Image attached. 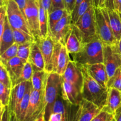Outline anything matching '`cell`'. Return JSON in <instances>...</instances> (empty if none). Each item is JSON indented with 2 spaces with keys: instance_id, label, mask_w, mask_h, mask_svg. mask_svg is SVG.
<instances>
[{
  "instance_id": "1",
  "label": "cell",
  "mask_w": 121,
  "mask_h": 121,
  "mask_svg": "<svg viewBox=\"0 0 121 121\" xmlns=\"http://www.w3.org/2000/svg\"><path fill=\"white\" fill-rule=\"evenodd\" d=\"M78 65L83 76V85L81 93L82 98L104 108L106 105L108 88L103 87L90 75L83 65Z\"/></svg>"
},
{
  "instance_id": "2",
  "label": "cell",
  "mask_w": 121,
  "mask_h": 121,
  "mask_svg": "<svg viewBox=\"0 0 121 121\" xmlns=\"http://www.w3.org/2000/svg\"><path fill=\"white\" fill-rule=\"evenodd\" d=\"M72 55L73 60L80 65L104 63V44L98 37L85 44L80 52Z\"/></svg>"
},
{
  "instance_id": "3",
  "label": "cell",
  "mask_w": 121,
  "mask_h": 121,
  "mask_svg": "<svg viewBox=\"0 0 121 121\" xmlns=\"http://www.w3.org/2000/svg\"><path fill=\"white\" fill-rule=\"evenodd\" d=\"M95 8V7H94ZM97 34L104 45H114L118 41L113 33L109 17L108 9L105 8H95Z\"/></svg>"
},
{
  "instance_id": "4",
  "label": "cell",
  "mask_w": 121,
  "mask_h": 121,
  "mask_svg": "<svg viewBox=\"0 0 121 121\" xmlns=\"http://www.w3.org/2000/svg\"><path fill=\"white\" fill-rule=\"evenodd\" d=\"M62 80V76L56 72L48 74L47 84L45 88V99L46 103V107L44 114L45 121H48L52 113L54 103L59 95L61 93Z\"/></svg>"
},
{
  "instance_id": "5",
  "label": "cell",
  "mask_w": 121,
  "mask_h": 121,
  "mask_svg": "<svg viewBox=\"0 0 121 121\" xmlns=\"http://www.w3.org/2000/svg\"><path fill=\"white\" fill-rule=\"evenodd\" d=\"M74 24L79 28L82 33L85 43L91 42L98 37L95 13L93 5L91 6Z\"/></svg>"
},
{
  "instance_id": "6",
  "label": "cell",
  "mask_w": 121,
  "mask_h": 121,
  "mask_svg": "<svg viewBox=\"0 0 121 121\" xmlns=\"http://www.w3.org/2000/svg\"><path fill=\"white\" fill-rule=\"evenodd\" d=\"M46 107L45 90H36L33 88L25 121H35L40 116H44Z\"/></svg>"
},
{
  "instance_id": "7",
  "label": "cell",
  "mask_w": 121,
  "mask_h": 121,
  "mask_svg": "<svg viewBox=\"0 0 121 121\" xmlns=\"http://www.w3.org/2000/svg\"><path fill=\"white\" fill-rule=\"evenodd\" d=\"M7 16L12 28L21 30L33 35L26 17L14 0H8L7 5Z\"/></svg>"
},
{
  "instance_id": "8",
  "label": "cell",
  "mask_w": 121,
  "mask_h": 121,
  "mask_svg": "<svg viewBox=\"0 0 121 121\" xmlns=\"http://www.w3.org/2000/svg\"><path fill=\"white\" fill-rule=\"evenodd\" d=\"M104 64L109 79L121 66V54L118 49V44L104 45Z\"/></svg>"
},
{
  "instance_id": "9",
  "label": "cell",
  "mask_w": 121,
  "mask_h": 121,
  "mask_svg": "<svg viewBox=\"0 0 121 121\" xmlns=\"http://www.w3.org/2000/svg\"><path fill=\"white\" fill-rule=\"evenodd\" d=\"M70 60L69 53L66 46L60 43H54V52L52 58V72H56L62 76Z\"/></svg>"
},
{
  "instance_id": "10",
  "label": "cell",
  "mask_w": 121,
  "mask_h": 121,
  "mask_svg": "<svg viewBox=\"0 0 121 121\" xmlns=\"http://www.w3.org/2000/svg\"><path fill=\"white\" fill-rule=\"evenodd\" d=\"M24 15L30 30L35 39L40 37L39 7L38 0H27Z\"/></svg>"
},
{
  "instance_id": "11",
  "label": "cell",
  "mask_w": 121,
  "mask_h": 121,
  "mask_svg": "<svg viewBox=\"0 0 121 121\" xmlns=\"http://www.w3.org/2000/svg\"><path fill=\"white\" fill-rule=\"evenodd\" d=\"M72 24V15L67 13L50 30V35L54 42L66 45V37L70 31Z\"/></svg>"
},
{
  "instance_id": "12",
  "label": "cell",
  "mask_w": 121,
  "mask_h": 121,
  "mask_svg": "<svg viewBox=\"0 0 121 121\" xmlns=\"http://www.w3.org/2000/svg\"><path fill=\"white\" fill-rule=\"evenodd\" d=\"M103 109L83 98L77 107L73 121H92Z\"/></svg>"
},
{
  "instance_id": "13",
  "label": "cell",
  "mask_w": 121,
  "mask_h": 121,
  "mask_svg": "<svg viewBox=\"0 0 121 121\" xmlns=\"http://www.w3.org/2000/svg\"><path fill=\"white\" fill-rule=\"evenodd\" d=\"M45 62V71L48 73L52 72V58L54 48V42L51 35L46 38L39 37L35 39Z\"/></svg>"
},
{
  "instance_id": "14",
  "label": "cell",
  "mask_w": 121,
  "mask_h": 121,
  "mask_svg": "<svg viewBox=\"0 0 121 121\" xmlns=\"http://www.w3.org/2000/svg\"><path fill=\"white\" fill-rule=\"evenodd\" d=\"M83 37L80 30L74 24L66 39V47L69 54H75L81 51L85 45Z\"/></svg>"
},
{
  "instance_id": "15",
  "label": "cell",
  "mask_w": 121,
  "mask_h": 121,
  "mask_svg": "<svg viewBox=\"0 0 121 121\" xmlns=\"http://www.w3.org/2000/svg\"><path fill=\"white\" fill-rule=\"evenodd\" d=\"M64 80L71 83L82 93L83 85V76L80 66L74 60H70L64 74Z\"/></svg>"
},
{
  "instance_id": "16",
  "label": "cell",
  "mask_w": 121,
  "mask_h": 121,
  "mask_svg": "<svg viewBox=\"0 0 121 121\" xmlns=\"http://www.w3.org/2000/svg\"><path fill=\"white\" fill-rule=\"evenodd\" d=\"M2 63L4 65L10 77L13 88L14 86L18 84L19 79L21 77L22 69L26 62L18 56H15L7 62Z\"/></svg>"
},
{
  "instance_id": "17",
  "label": "cell",
  "mask_w": 121,
  "mask_h": 121,
  "mask_svg": "<svg viewBox=\"0 0 121 121\" xmlns=\"http://www.w3.org/2000/svg\"><path fill=\"white\" fill-rule=\"evenodd\" d=\"M61 96L64 100L74 106H79L83 99L81 92L76 87L63 79L61 86Z\"/></svg>"
},
{
  "instance_id": "18",
  "label": "cell",
  "mask_w": 121,
  "mask_h": 121,
  "mask_svg": "<svg viewBox=\"0 0 121 121\" xmlns=\"http://www.w3.org/2000/svg\"><path fill=\"white\" fill-rule=\"evenodd\" d=\"M90 75L100 85L107 87L109 77L104 63L83 65Z\"/></svg>"
},
{
  "instance_id": "19",
  "label": "cell",
  "mask_w": 121,
  "mask_h": 121,
  "mask_svg": "<svg viewBox=\"0 0 121 121\" xmlns=\"http://www.w3.org/2000/svg\"><path fill=\"white\" fill-rule=\"evenodd\" d=\"M27 81L21 82L11 89L10 100L8 104L9 111L14 112L17 108L18 107L20 102H21L26 93L27 90Z\"/></svg>"
},
{
  "instance_id": "20",
  "label": "cell",
  "mask_w": 121,
  "mask_h": 121,
  "mask_svg": "<svg viewBox=\"0 0 121 121\" xmlns=\"http://www.w3.org/2000/svg\"><path fill=\"white\" fill-rule=\"evenodd\" d=\"M14 43L15 42L13 35V28L9 24L7 16L3 33L0 36V55L2 54L7 49Z\"/></svg>"
},
{
  "instance_id": "21",
  "label": "cell",
  "mask_w": 121,
  "mask_h": 121,
  "mask_svg": "<svg viewBox=\"0 0 121 121\" xmlns=\"http://www.w3.org/2000/svg\"><path fill=\"white\" fill-rule=\"evenodd\" d=\"M33 89L31 81H27V90L22 100L20 102L18 107L14 112L17 117L20 121H25L29 106L31 91Z\"/></svg>"
},
{
  "instance_id": "22",
  "label": "cell",
  "mask_w": 121,
  "mask_h": 121,
  "mask_svg": "<svg viewBox=\"0 0 121 121\" xmlns=\"http://www.w3.org/2000/svg\"><path fill=\"white\" fill-rule=\"evenodd\" d=\"M28 61L32 64L34 70H45L43 56L36 42L32 44Z\"/></svg>"
},
{
  "instance_id": "23",
  "label": "cell",
  "mask_w": 121,
  "mask_h": 121,
  "mask_svg": "<svg viewBox=\"0 0 121 121\" xmlns=\"http://www.w3.org/2000/svg\"><path fill=\"white\" fill-rule=\"evenodd\" d=\"M121 106V92L114 88H109L107 102L104 109L115 114L117 109Z\"/></svg>"
},
{
  "instance_id": "24",
  "label": "cell",
  "mask_w": 121,
  "mask_h": 121,
  "mask_svg": "<svg viewBox=\"0 0 121 121\" xmlns=\"http://www.w3.org/2000/svg\"><path fill=\"white\" fill-rule=\"evenodd\" d=\"M48 74L45 70H34L31 81L33 89L36 90H45Z\"/></svg>"
},
{
  "instance_id": "25",
  "label": "cell",
  "mask_w": 121,
  "mask_h": 121,
  "mask_svg": "<svg viewBox=\"0 0 121 121\" xmlns=\"http://www.w3.org/2000/svg\"><path fill=\"white\" fill-rule=\"evenodd\" d=\"M39 7V22H40V37L46 38L49 35L50 28L48 24V15L45 11L41 0H38Z\"/></svg>"
},
{
  "instance_id": "26",
  "label": "cell",
  "mask_w": 121,
  "mask_h": 121,
  "mask_svg": "<svg viewBox=\"0 0 121 121\" xmlns=\"http://www.w3.org/2000/svg\"><path fill=\"white\" fill-rule=\"evenodd\" d=\"M110 24L115 37L119 41L121 38V18L116 10L108 9Z\"/></svg>"
},
{
  "instance_id": "27",
  "label": "cell",
  "mask_w": 121,
  "mask_h": 121,
  "mask_svg": "<svg viewBox=\"0 0 121 121\" xmlns=\"http://www.w3.org/2000/svg\"><path fill=\"white\" fill-rule=\"evenodd\" d=\"M13 30L14 42L18 45H22L27 42L34 43L35 42V38L31 34H28L21 30L13 28Z\"/></svg>"
},
{
  "instance_id": "28",
  "label": "cell",
  "mask_w": 121,
  "mask_h": 121,
  "mask_svg": "<svg viewBox=\"0 0 121 121\" xmlns=\"http://www.w3.org/2000/svg\"><path fill=\"white\" fill-rule=\"evenodd\" d=\"M67 13H69L66 9L55 8L52 9V11L48 14L50 34V30Z\"/></svg>"
},
{
  "instance_id": "29",
  "label": "cell",
  "mask_w": 121,
  "mask_h": 121,
  "mask_svg": "<svg viewBox=\"0 0 121 121\" xmlns=\"http://www.w3.org/2000/svg\"><path fill=\"white\" fill-rule=\"evenodd\" d=\"M93 5V2L92 0H83L82 3L79 5L78 9L72 15V23L74 24L80 17L82 16L87 10L89 8Z\"/></svg>"
},
{
  "instance_id": "30",
  "label": "cell",
  "mask_w": 121,
  "mask_h": 121,
  "mask_svg": "<svg viewBox=\"0 0 121 121\" xmlns=\"http://www.w3.org/2000/svg\"><path fill=\"white\" fill-rule=\"evenodd\" d=\"M33 43L27 42L22 45H18L17 56L22 59L24 62H27L29 59L31 52V47Z\"/></svg>"
},
{
  "instance_id": "31",
  "label": "cell",
  "mask_w": 121,
  "mask_h": 121,
  "mask_svg": "<svg viewBox=\"0 0 121 121\" xmlns=\"http://www.w3.org/2000/svg\"><path fill=\"white\" fill-rule=\"evenodd\" d=\"M11 92V89L8 88L3 84L0 83V103L1 107L0 108L2 109L5 106H8L10 100Z\"/></svg>"
},
{
  "instance_id": "32",
  "label": "cell",
  "mask_w": 121,
  "mask_h": 121,
  "mask_svg": "<svg viewBox=\"0 0 121 121\" xmlns=\"http://www.w3.org/2000/svg\"><path fill=\"white\" fill-rule=\"evenodd\" d=\"M107 87L114 88L121 92V66L116 71L115 73L109 79Z\"/></svg>"
},
{
  "instance_id": "33",
  "label": "cell",
  "mask_w": 121,
  "mask_h": 121,
  "mask_svg": "<svg viewBox=\"0 0 121 121\" xmlns=\"http://www.w3.org/2000/svg\"><path fill=\"white\" fill-rule=\"evenodd\" d=\"M33 72H34V70H33L32 64L29 61L27 62L24 64V66L22 69L21 77L18 81V84L24 81H31Z\"/></svg>"
},
{
  "instance_id": "34",
  "label": "cell",
  "mask_w": 121,
  "mask_h": 121,
  "mask_svg": "<svg viewBox=\"0 0 121 121\" xmlns=\"http://www.w3.org/2000/svg\"><path fill=\"white\" fill-rule=\"evenodd\" d=\"M18 48V45L17 44L15 43L13 44L11 46L7 49L2 54L0 55L1 62L4 63L14 57L17 56Z\"/></svg>"
},
{
  "instance_id": "35",
  "label": "cell",
  "mask_w": 121,
  "mask_h": 121,
  "mask_svg": "<svg viewBox=\"0 0 121 121\" xmlns=\"http://www.w3.org/2000/svg\"><path fill=\"white\" fill-rule=\"evenodd\" d=\"M0 83L8 88L12 89V82L4 65L0 62Z\"/></svg>"
},
{
  "instance_id": "36",
  "label": "cell",
  "mask_w": 121,
  "mask_h": 121,
  "mask_svg": "<svg viewBox=\"0 0 121 121\" xmlns=\"http://www.w3.org/2000/svg\"><path fill=\"white\" fill-rule=\"evenodd\" d=\"M92 121H115L114 115L104 109L97 116H96Z\"/></svg>"
},
{
  "instance_id": "37",
  "label": "cell",
  "mask_w": 121,
  "mask_h": 121,
  "mask_svg": "<svg viewBox=\"0 0 121 121\" xmlns=\"http://www.w3.org/2000/svg\"><path fill=\"white\" fill-rule=\"evenodd\" d=\"M65 8L69 13L72 14L75 7L76 0H64Z\"/></svg>"
},
{
  "instance_id": "38",
  "label": "cell",
  "mask_w": 121,
  "mask_h": 121,
  "mask_svg": "<svg viewBox=\"0 0 121 121\" xmlns=\"http://www.w3.org/2000/svg\"><path fill=\"white\" fill-rule=\"evenodd\" d=\"M1 121H9V111L8 106L1 109Z\"/></svg>"
},
{
  "instance_id": "39",
  "label": "cell",
  "mask_w": 121,
  "mask_h": 121,
  "mask_svg": "<svg viewBox=\"0 0 121 121\" xmlns=\"http://www.w3.org/2000/svg\"><path fill=\"white\" fill-rule=\"evenodd\" d=\"M48 121H64V116L59 113H52Z\"/></svg>"
},
{
  "instance_id": "40",
  "label": "cell",
  "mask_w": 121,
  "mask_h": 121,
  "mask_svg": "<svg viewBox=\"0 0 121 121\" xmlns=\"http://www.w3.org/2000/svg\"><path fill=\"white\" fill-rule=\"evenodd\" d=\"M52 9L55 8H60V9H66L65 8L64 0H52Z\"/></svg>"
},
{
  "instance_id": "41",
  "label": "cell",
  "mask_w": 121,
  "mask_h": 121,
  "mask_svg": "<svg viewBox=\"0 0 121 121\" xmlns=\"http://www.w3.org/2000/svg\"><path fill=\"white\" fill-rule=\"evenodd\" d=\"M42 4L44 8L45 11L47 13V15L50 14L52 10V0H41Z\"/></svg>"
},
{
  "instance_id": "42",
  "label": "cell",
  "mask_w": 121,
  "mask_h": 121,
  "mask_svg": "<svg viewBox=\"0 0 121 121\" xmlns=\"http://www.w3.org/2000/svg\"><path fill=\"white\" fill-rule=\"evenodd\" d=\"M93 5L95 8H105V0H92Z\"/></svg>"
},
{
  "instance_id": "43",
  "label": "cell",
  "mask_w": 121,
  "mask_h": 121,
  "mask_svg": "<svg viewBox=\"0 0 121 121\" xmlns=\"http://www.w3.org/2000/svg\"><path fill=\"white\" fill-rule=\"evenodd\" d=\"M14 1L16 2V4H17V5L18 6L20 9H21V12H22V13H23L24 15V9L25 7H26V1H27V0H14Z\"/></svg>"
},
{
  "instance_id": "44",
  "label": "cell",
  "mask_w": 121,
  "mask_h": 121,
  "mask_svg": "<svg viewBox=\"0 0 121 121\" xmlns=\"http://www.w3.org/2000/svg\"><path fill=\"white\" fill-rule=\"evenodd\" d=\"M105 7L107 9L115 10L114 5V0H105Z\"/></svg>"
},
{
  "instance_id": "45",
  "label": "cell",
  "mask_w": 121,
  "mask_h": 121,
  "mask_svg": "<svg viewBox=\"0 0 121 121\" xmlns=\"http://www.w3.org/2000/svg\"><path fill=\"white\" fill-rule=\"evenodd\" d=\"M114 5L115 10L119 14H121V0H114Z\"/></svg>"
},
{
  "instance_id": "46",
  "label": "cell",
  "mask_w": 121,
  "mask_h": 121,
  "mask_svg": "<svg viewBox=\"0 0 121 121\" xmlns=\"http://www.w3.org/2000/svg\"><path fill=\"white\" fill-rule=\"evenodd\" d=\"M115 121H121V106L119 107L114 114Z\"/></svg>"
},
{
  "instance_id": "47",
  "label": "cell",
  "mask_w": 121,
  "mask_h": 121,
  "mask_svg": "<svg viewBox=\"0 0 121 121\" xmlns=\"http://www.w3.org/2000/svg\"><path fill=\"white\" fill-rule=\"evenodd\" d=\"M9 121H20L17 117L15 113L9 111Z\"/></svg>"
},
{
  "instance_id": "48",
  "label": "cell",
  "mask_w": 121,
  "mask_h": 121,
  "mask_svg": "<svg viewBox=\"0 0 121 121\" xmlns=\"http://www.w3.org/2000/svg\"><path fill=\"white\" fill-rule=\"evenodd\" d=\"M83 1V0H76V5H75V7H74V9L73 10V11L72 12V14H73L74 13H75V11H76V9H78V7L79 6V5L82 3V2Z\"/></svg>"
},
{
  "instance_id": "49",
  "label": "cell",
  "mask_w": 121,
  "mask_h": 121,
  "mask_svg": "<svg viewBox=\"0 0 121 121\" xmlns=\"http://www.w3.org/2000/svg\"><path fill=\"white\" fill-rule=\"evenodd\" d=\"M118 49H119V52H120V53L121 54V38L118 42Z\"/></svg>"
},
{
  "instance_id": "50",
  "label": "cell",
  "mask_w": 121,
  "mask_h": 121,
  "mask_svg": "<svg viewBox=\"0 0 121 121\" xmlns=\"http://www.w3.org/2000/svg\"><path fill=\"white\" fill-rule=\"evenodd\" d=\"M8 0H1V5H7Z\"/></svg>"
},
{
  "instance_id": "51",
  "label": "cell",
  "mask_w": 121,
  "mask_h": 121,
  "mask_svg": "<svg viewBox=\"0 0 121 121\" xmlns=\"http://www.w3.org/2000/svg\"><path fill=\"white\" fill-rule=\"evenodd\" d=\"M35 121H45L44 118V116L43 115V116H40V117H39L37 119L35 120Z\"/></svg>"
},
{
  "instance_id": "52",
  "label": "cell",
  "mask_w": 121,
  "mask_h": 121,
  "mask_svg": "<svg viewBox=\"0 0 121 121\" xmlns=\"http://www.w3.org/2000/svg\"><path fill=\"white\" fill-rule=\"evenodd\" d=\"M119 15H120V17H121V14H119Z\"/></svg>"
}]
</instances>
